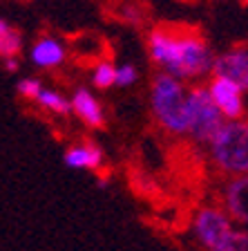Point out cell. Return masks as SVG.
I'll return each instance as SVG.
<instances>
[{"label":"cell","instance_id":"obj_1","mask_svg":"<svg viewBox=\"0 0 248 251\" xmlns=\"http://www.w3.org/2000/svg\"><path fill=\"white\" fill-rule=\"evenodd\" d=\"M148 56L159 70L186 83L210 76L215 65L210 45L195 31L177 27H155L148 34Z\"/></svg>","mask_w":248,"mask_h":251},{"label":"cell","instance_id":"obj_2","mask_svg":"<svg viewBox=\"0 0 248 251\" xmlns=\"http://www.w3.org/2000/svg\"><path fill=\"white\" fill-rule=\"evenodd\" d=\"M186 81L159 72L152 76L150 83V110L161 130L175 137H188L190 132V101H188Z\"/></svg>","mask_w":248,"mask_h":251},{"label":"cell","instance_id":"obj_3","mask_svg":"<svg viewBox=\"0 0 248 251\" xmlns=\"http://www.w3.org/2000/svg\"><path fill=\"white\" fill-rule=\"evenodd\" d=\"M212 166L226 177L248 173V119H226L206 144Z\"/></svg>","mask_w":248,"mask_h":251},{"label":"cell","instance_id":"obj_4","mask_svg":"<svg viewBox=\"0 0 248 251\" xmlns=\"http://www.w3.org/2000/svg\"><path fill=\"white\" fill-rule=\"evenodd\" d=\"M237 225L222 204L199 206L192 218V233L206 251H226L235 235Z\"/></svg>","mask_w":248,"mask_h":251},{"label":"cell","instance_id":"obj_5","mask_svg":"<svg viewBox=\"0 0 248 251\" xmlns=\"http://www.w3.org/2000/svg\"><path fill=\"white\" fill-rule=\"evenodd\" d=\"M188 101H190V137L197 144H208L217 130L224 126V115L219 108L212 103L206 85H192L188 90Z\"/></svg>","mask_w":248,"mask_h":251},{"label":"cell","instance_id":"obj_6","mask_svg":"<svg viewBox=\"0 0 248 251\" xmlns=\"http://www.w3.org/2000/svg\"><path fill=\"white\" fill-rule=\"evenodd\" d=\"M208 94H210L212 103L219 108L224 119H239L246 115V101H244V90L237 83H233L230 78L219 76V74H210L208 76Z\"/></svg>","mask_w":248,"mask_h":251},{"label":"cell","instance_id":"obj_7","mask_svg":"<svg viewBox=\"0 0 248 251\" xmlns=\"http://www.w3.org/2000/svg\"><path fill=\"white\" fill-rule=\"evenodd\" d=\"M222 206L242 229H248V173L228 177L222 186Z\"/></svg>","mask_w":248,"mask_h":251},{"label":"cell","instance_id":"obj_8","mask_svg":"<svg viewBox=\"0 0 248 251\" xmlns=\"http://www.w3.org/2000/svg\"><path fill=\"white\" fill-rule=\"evenodd\" d=\"M212 74L230 78L244 92H248V47H233L215 56Z\"/></svg>","mask_w":248,"mask_h":251},{"label":"cell","instance_id":"obj_9","mask_svg":"<svg viewBox=\"0 0 248 251\" xmlns=\"http://www.w3.org/2000/svg\"><path fill=\"white\" fill-rule=\"evenodd\" d=\"M72 112L88 126V128H103L105 126V112L101 101L90 92L88 88H76L72 94Z\"/></svg>","mask_w":248,"mask_h":251},{"label":"cell","instance_id":"obj_10","mask_svg":"<svg viewBox=\"0 0 248 251\" xmlns=\"http://www.w3.org/2000/svg\"><path fill=\"white\" fill-rule=\"evenodd\" d=\"M65 58H68V50H65L61 38L56 36H41L31 47V61H34L36 68H58V65L65 63Z\"/></svg>","mask_w":248,"mask_h":251},{"label":"cell","instance_id":"obj_11","mask_svg":"<svg viewBox=\"0 0 248 251\" xmlns=\"http://www.w3.org/2000/svg\"><path fill=\"white\" fill-rule=\"evenodd\" d=\"M65 164L69 168H76V171H101L105 164V155L103 151L92 144V141H85V144H76V146H69L65 151Z\"/></svg>","mask_w":248,"mask_h":251},{"label":"cell","instance_id":"obj_12","mask_svg":"<svg viewBox=\"0 0 248 251\" xmlns=\"http://www.w3.org/2000/svg\"><path fill=\"white\" fill-rule=\"evenodd\" d=\"M38 105L45 110H49V112H54V115H69L72 112V103H69L68 97H63L61 92H56V90H41L36 97Z\"/></svg>","mask_w":248,"mask_h":251},{"label":"cell","instance_id":"obj_13","mask_svg":"<svg viewBox=\"0 0 248 251\" xmlns=\"http://www.w3.org/2000/svg\"><path fill=\"white\" fill-rule=\"evenodd\" d=\"M92 83L96 90L114 88V83H116V65H112L110 61H101L92 70Z\"/></svg>","mask_w":248,"mask_h":251},{"label":"cell","instance_id":"obj_14","mask_svg":"<svg viewBox=\"0 0 248 251\" xmlns=\"http://www.w3.org/2000/svg\"><path fill=\"white\" fill-rule=\"evenodd\" d=\"M21 47H23L21 31L9 29L5 36L0 38V56L2 58H16L18 54H21Z\"/></svg>","mask_w":248,"mask_h":251},{"label":"cell","instance_id":"obj_15","mask_svg":"<svg viewBox=\"0 0 248 251\" xmlns=\"http://www.w3.org/2000/svg\"><path fill=\"white\" fill-rule=\"evenodd\" d=\"M139 81V70L132 65V63H125V65H119L116 68V83L119 88H130Z\"/></svg>","mask_w":248,"mask_h":251},{"label":"cell","instance_id":"obj_16","mask_svg":"<svg viewBox=\"0 0 248 251\" xmlns=\"http://www.w3.org/2000/svg\"><path fill=\"white\" fill-rule=\"evenodd\" d=\"M41 90H43V85L36 78H23L21 83H18V92H21L25 99H36Z\"/></svg>","mask_w":248,"mask_h":251},{"label":"cell","instance_id":"obj_17","mask_svg":"<svg viewBox=\"0 0 248 251\" xmlns=\"http://www.w3.org/2000/svg\"><path fill=\"white\" fill-rule=\"evenodd\" d=\"M226 251H248V229L237 226L233 240H230V245H228Z\"/></svg>","mask_w":248,"mask_h":251},{"label":"cell","instance_id":"obj_18","mask_svg":"<svg viewBox=\"0 0 248 251\" xmlns=\"http://www.w3.org/2000/svg\"><path fill=\"white\" fill-rule=\"evenodd\" d=\"M5 70L7 72H18V63H16V58H5Z\"/></svg>","mask_w":248,"mask_h":251},{"label":"cell","instance_id":"obj_19","mask_svg":"<svg viewBox=\"0 0 248 251\" xmlns=\"http://www.w3.org/2000/svg\"><path fill=\"white\" fill-rule=\"evenodd\" d=\"M9 29H11V27H9V23H7V21H2V18H0V38L5 36V34H7V31H9Z\"/></svg>","mask_w":248,"mask_h":251}]
</instances>
